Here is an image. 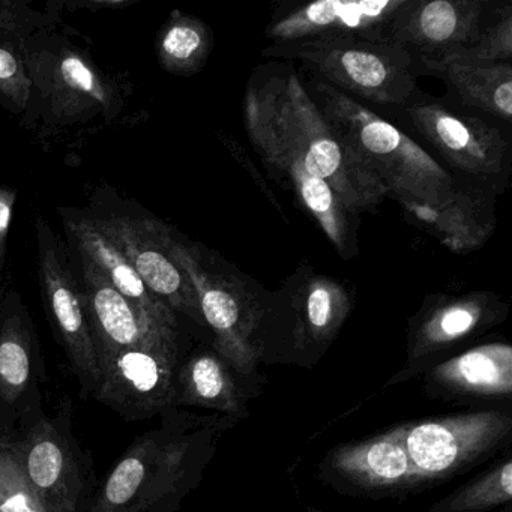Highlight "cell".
<instances>
[{
  "instance_id": "cell-1",
  "label": "cell",
  "mask_w": 512,
  "mask_h": 512,
  "mask_svg": "<svg viewBox=\"0 0 512 512\" xmlns=\"http://www.w3.org/2000/svg\"><path fill=\"white\" fill-rule=\"evenodd\" d=\"M248 139L266 172L295 197L343 259L358 256L359 215L388 197L286 61L254 68L244 98Z\"/></svg>"
},
{
  "instance_id": "cell-2",
  "label": "cell",
  "mask_w": 512,
  "mask_h": 512,
  "mask_svg": "<svg viewBox=\"0 0 512 512\" xmlns=\"http://www.w3.org/2000/svg\"><path fill=\"white\" fill-rule=\"evenodd\" d=\"M305 86L350 148L398 205L437 206L452 197L455 175L371 107L301 70Z\"/></svg>"
},
{
  "instance_id": "cell-3",
  "label": "cell",
  "mask_w": 512,
  "mask_h": 512,
  "mask_svg": "<svg viewBox=\"0 0 512 512\" xmlns=\"http://www.w3.org/2000/svg\"><path fill=\"white\" fill-rule=\"evenodd\" d=\"M262 58L292 64L298 61L302 70L368 107L400 109L419 92L418 64L391 43L331 38L271 44L263 49Z\"/></svg>"
},
{
  "instance_id": "cell-4",
  "label": "cell",
  "mask_w": 512,
  "mask_h": 512,
  "mask_svg": "<svg viewBox=\"0 0 512 512\" xmlns=\"http://www.w3.org/2000/svg\"><path fill=\"white\" fill-rule=\"evenodd\" d=\"M163 425L137 436L98 487L88 512H173L187 488L193 440L161 413Z\"/></svg>"
},
{
  "instance_id": "cell-5",
  "label": "cell",
  "mask_w": 512,
  "mask_h": 512,
  "mask_svg": "<svg viewBox=\"0 0 512 512\" xmlns=\"http://www.w3.org/2000/svg\"><path fill=\"white\" fill-rule=\"evenodd\" d=\"M395 110L407 127L440 155L449 172L487 182L500 194L505 191L511 176L512 145L499 125L421 91Z\"/></svg>"
},
{
  "instance_id": "cell-6",
  "label": "cell",
  "mask_w": 512,
  "mask_h": 512,
  "mask_svg": "<svg viewBox=\"0 0 512 512\" xmlns=\"http://www.w3.org/2000/svg\"><path fill=\"white\" fill-rule=\"evenodd\" d=\"M10 440L47 512H88L100 485L91 454L74 434L70 401L53 416L41 413Z\"/></svg>"
},
{
  "instance_id": "cell-7",
  "label": "cell",
  "mask_w": 512,
  "mask_h": 512,
  "mask_svg": "<svg viewBox=\"0 0 512 512\" xmlns=\"http://www.w3.org/2000/svg\"><path fill=\"white\" fill-rule=\"evenodd\" d=\"M170 253L193 284L203 322L214 331L220 352L239 367H250L256 356L253 334L263 316L259 287L190 242L172 238Z\"/></svg>"
},
{
  "instance_id": "cell-8",
  "label": "cell",
  "mask_w": 512,
  "mask_h": 512,
  "mask_svg": "<svg viewBox=\"0 0 512 512\" xmlns=\"http://www.w3.org/2000/svg\"><path fill=\"white\" fill-rule=\"evenodd\" d=\"M179 367L176 325L157 326L101 367L94 397L125 421L161 415L175 406Z\"/></svg>"
},
{
  "instance_id": "cell-9",
  "label": "cell",
  "mask_w": 512,
  "mask_h": 512,
  "mask_svg": "<svg viewBox=\"0 0 512 512\" xmlns=\"http://www.w3.org/2000/svg\"><path fill=\"white\" fill-rule=\"evenodd\" d=\"M505 2L406 0L392 20L389 41L418 67L439 64L472 49Z\"/></svg>"
},
{
  "instance_id": "cell-10",
  "label": "cell",
  "mask_w": 512,
  "mask_h": 512,
  "mask_svg": "<svg viewBox=\"0 0 512 512\" xmlns=\"http://www.w3.org/2000/svg\"><path fill=\"white\" fill-rule=\"evenodd\" d=\"M95 223L121 248L149 292L173 313L178 311L205 323L196 290L170 253L173 236L166 224L154 218L125 215L95 220Z\"/></svg>"
},
{
  "instance_id": "cell-11",
  "label": "cell",
  "mask_w": 512,
  "mask_h": 512,
  "mask_svg": "<svg viewBox=\"0 0 512 512\" xmlns=\"http://www.w3.org/2000/svg\"><path fill=\"white\" fill-rule=\"evenodd\" d=\"M509 430L503 413H466L403 428V443L418 479L439 478L490 451Z\"/></svg>"
},
{
  "instance_id": "cell-12",
  "label": "cell",
  "mask_w": 512,
  "mask_h": 512,
  "mask_svg": "<svg viewBox=\"0 0 512 512\" xmlns=\"http://www.w3.org/2000/svg\"><path fill=\"white\" fill-rule=\"evenodd\" d=\"M406 0H319L278 11L266 26L272 44L298 41L359 38L374 43H391L392 20Z\"/></svg>"
},
{
  "instance_id": "cell-13",
  "label": "cell",
  "mask_w": 512,
  "mask_h": 512,
  "mask_svg": "<svg viewBox=\"0 0 512 512\" xmlns=\"http://www.w3.org/2000/svg\"><path fill=\"white\" fill-rule=\"evenodd\" d=\"M40 235L38 268L47 314L73 365L83 397H89L100 385L101 371L82 290L53 242L46 241L43 233ZM49 238L52 239V232Z\"/></svg>"
},
{
  "instance_id": "cell-14",
  "label": "cell",
  "mask_w": 512,
  "mask_h": 512,
  "mask_svg": "<svg viewBox=\"0 0 512 512\" xmlns=\"http://www.w3.org/2000/svg\"><path fill=\"white\" fill-rule=\"evenodd\" d=\"M46 380L40 349L28 317L0 316V439L11 437L40 416Z\"/></svg>"
},
{
  "instance_id": "cell-15",
  "label": "cell",
  "mask_w": 512,
  "mask_h": 512,
  "mask_svg": "<svg viewBox=\"0 0 512 512\" xmlns=\"http://www.w3.org/2000/svg\"><path fill=\"white\" fill-rule=\"evenodd\" d=\"M499 190L455 175V191L442 205H403L404 214L455 254L481 250L496 229Z\"/></svg>"
},
{
  "instance_id": "cell-16",
  "label": "cell",
  "mask_w": 512,
  "mask_h": 512,
  "mask_svg": "<svg viewBox=\"0 0 512 512\" xmlns=\"http://www.w3.org/2000/svg\"><path fill=\"white\" fill-rule=\"evenodd\" d=\"M82 265L83 280H85V289L82 290L83 301H85L89 329L97 350L100 371L103 365L109 364L124 350L136 346L157 326L178 325V323L157 322L143 316L110 284L91 260L82 257Z\"/></svg>"
},
{
  "instance_id": "cell-17",
  "label": "cell",
  "mask_w": 512,
  "mask_h": 512,
  "mask_svg": "<svg viewBox=\"0 0 512 512\" xmlns=\"http://www.w3.org/2000/svg\"><path fill=\"white\" fill-rule=\"evenodd\" d=\"M503 313L505 305L491 292L433 296L425 302L413 331L415 352L449 346L482 326L497 322Z\"/></svg>"
},
{
  "instance_id": "cell-18",
  "label": "cell",
  "mask_w": 512,
  "mask_h": 512,
  "mask_svg": "<svg viewBox=\"0 0 512 512\" xmlns=\"http://www.w3.org/2000/svg\"><path fill=\"white\" fill-rule=\"evenodd\" d=\"M424 70L442 77L452 106L482 113L511 127V62L479 64L463 59H449L428 65Z\"/></svg>"
},
{
  "instance_id": "cell-19",
  "label": "cell",
  "mask_w": 512,
  "mask_h": 512,
  "mask_svg": "<svg viewBox=\"0 0 512 512\" xmlns=\"http://www.w3.org/2000/svg\"><path fill=\"white\" fill-rule=\"evenodd\" d=\"M67 230L79 248L80 256L91 260L113 287L124 295L143 316L157 322L176 323L175 313L149 292L121 248L98 227L95 220H67Z\"/></svg>"
},
{
  "instance_id": "cell-20",
  "label": "cell",
  "mask_w": 512,
  "mask_h": 512,
  "mask_svg": "<svg viewBox=\"0 0 512 512\" xmlns=\"http://www.w3.org/2000/svg\"><path fill=\"white\" fill-rule=\"evenodd\" d=\"M278 296L295 308L305 334L319 343L332 338L352 307L349 290L340 281L317 274L310 266L290 275Z\"/></svg>"
},
{
  "instance_id": "cell-21",
  "label": "cell",
  "mask_w": 512,
  "mask_h": 512,
  "mask_svg": "<svg viewBox=\"0 0 512 512\" xmlns=\"http://www.w3.org/2000/svg\"><path fill=\"white\" fill-rule=\"evenodd\" d=\"M335 466L362 485L392 487L416 481L415 467L403 443V428L343 449Z\"/></svg>"
},
{
  "instance_id": "cell-22",
  "label": "cell",
  "mask_w": 512,
  "mask_h": 512,
  "mask_svg": "<svg viewBox=\"0 0 512 512\" xmlns=\"http://www.w3.org/2000/svg\"><path fill=\"white\" fill-rule=\"evenodd\" d=\"M439 382L473 394L508 395L512 391V349L493 343L467 350L434 371Z\"/></svg>"
},
{
  "instance_id": "cell-23",
  "label": "cell",
  "mask_w": 512,
  "mask_h": 512,
  "mask_svg": "<svg viewBox=\"0 0 512 512\" xmlns=\"http://www.w3.org/2000/svg\"><path fill=\"white\" fill-rule=\"evenodd\" d=\"M214 47V35L206 23L175 11L158 37L161 65L178 76H193L205 67Z\"/></svg>"
},
{
  "instance_id": "cell-24",
  "label": "cell",
  "mask_w": 512,
  "mask_h": 512,
  "mask_svg": "<svg viewBox=\"0 0 512 512\" xmlns=\"http://www.w3.org/2000/svg\"><path fill=\"white\" fill-rule=\"evenodd\" d=\"M175 404L214 407L226 412L235 410V391L223 362L211 353H202L181 365Z\"/></svg>"
},
{
  "instance_id": "cell-25",
  "label": "cell",
  "mask_w": 512,
  "mask_h": 512,
  "mask_svg": "<svg viewBox=\"0 0 512 512\" xmlns=\"http://www.w3.org/2000/svg\"><path fill=\"white\" fill-rule=\"evenodd\" d=\"M56 92L62 106L107 107L109 94L91 65L76 53H67L56 68Z\"/></svg>"
},
{
  "instance_id": "cell-26",
  "label": "cell",
  "mask_w": 512,
  "mask_h": 512,
  "mask_svg": "<svg viewBox=\"0 0 512 512\" xmlns=\"http://www.w3.org/2000/svg\"><path fill=\"white\" fill-rule=\"evenodd\" d=\"M0 512H47L10 437L0 439Z\"/></svg>"
},
{
  "instance_id": "cell-27",
  "label": "cell",
  "mask_w": 512,
  "mask_h": 512,
  "mask_svg": "<svg viewBox=\"0 0 512 512\" xmlns=\"http://www.w3.org/2000/svg\"><path fill=\"white\" fill-rule=\"evenodd\" d=\"M512 496V463L506 461L484 478L458 491L445 512H479L494 505L508 502Z\"/></svg>"
},
{
  "instance_id": "cell-28",
  "label": "cell",
  "mask_w": 512,
  "mask_h": 512,
  "mask_svg": "<svg viewBox=\"0 0 512 512\" xmlns=\"http://www.w3.org/2000/svg\"><path fill=\"white\" fill-rule=\"evenodd\" d=\"M451 59L479 62V64H502L512 61V5L505 2L496 19L485 29L482 37L472 49ZM449 61V59H446ZM433 65V64H431ZM428 67V65H427Z\"/></svg>"
},
{
  "instance_id": "cell-29",
  "label": "cell",
  "mask_w": 512,
  "mask_h": 512,
  "mask_svg": "<svg viewBox=\"0 0 512 512\" xmlns=\"http://www.w3.org/2000/svg\"><path fill=\"white\" fill-rule=\"evenodd\" d=\"M31 86L19 56L0 44V94L16 104L17 109H23L31 95Z\"/></svg>"
},
{
  "instance_id": "cell-30",
  "label": "cell",
  "mask_w": 512,
  "mask_h": 512,
  "mask_svg": "<svg viewBox=\"0 0 512 512\" xmlns=\"http://www.w3.org/2000/svg\"><path fill=\"white\" fill-rule=\"evenodd\" d=\"M221 140H223L224 145L227 146V149H229L230 154L235 157V160H238L239 163L242 164V166L247 169V172H250L251 175H253L254 181H256V184L259 185L260 188H262L263 194H265L266 199L269 200V202L274 205V208L277 209L278 214L281 215V217L284 218V211L281 209L280 203H278V200L275 199L274 194H272V191L269 190L268 185H266V182L263 181V176L260 175V173H257L256 166H254L253 161L250 160V158L245 155L244 149L241 148V145H239L238 142H235L233 139H229V137H221Z\"/></svg>"
},
{
  "instance_id": "cell-31",
  "label": "cell",
  "mask_w": 512,
  "mask_h": 512,
  "mask_svg": "<svg viewBox=\"0 0 512 512\" xmlns=\"http://www.w3.org/2000/svg\"><path fill=\"white\" fill-rule=\"evenodd\" d=\"M16 199V190L0 187V260L4 259L5 242H7L8 230L13 220Z\"/></svg>"
},
{
  "instance_id": "cell-32",
  "label": "cell",
  "mask_w": 512,
  "mask_h": 512,
  "mask_svg": "<svg viewBox=\"0 0 512 512\" xmlns=\"http://www.w3.org/2000/svg\"><path fill=\"white\" fill-rule=\"evenodd\" d=\"M131 2H115V0H110V2H88V4H80L82 7H91V8H124L127 5H130Z\"/></svg>"
}]
</instances>
